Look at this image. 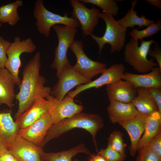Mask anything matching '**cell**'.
<instances>
[{"label":"cell","mask_w":161,"mask_h":161,"mask_svg":"<svg viewBox=\"0 0 161 161\" xmlns=\"http://www.w3.org/2000/svg\"><path fill=\"white\" fill-rule=\"evenodd\" d=\"M41 66V53L38 51L24 66L22 72L19 92L15 96L18 102V108L14 116L15 120L31 107L37 98H46L50 94L52 89L44 86L45 78L40 74Z\"/></svg>","instance_id":"1"},{"label":"cell","mask_w":161,"mask_h":161,"mask_svg":"<svg viewBox=\"0 0 161 161\" xmlns=\"http://www.w3.org/2000/svg\"><path fill=\"white\" fill-rule=\"evenodd\" d=\"M104 126L103 119L98 114L82 112L53 124L48 130L41 147L49 141L75 128L83 129L91 135L96 151H98L96 139L98 131Z\"/></svg>","instance_id":"2"},{"label":"cell","mask_w":161,"mask_h":161,"mask_svg":"<svg viewBox=\"0 0 161 161\" xmlns=\"http://www.w3.org/2000/svg\"><path fill=\"white\" fill-rule=\"evenodd\" d=\"M155 43L153 40H142L139 46L138 41L131 38L125 46L123 52L125 61L138 72L143 74L149 72L158 66L154 62V58L148 60L147 58L151 45Z\"/></svg>","instance_id":"3"},{"label":"cell","mask_w":161,"mask_h":161,"mask_svg":"<svg viewBox=\"0 0 161 161\" xmlns=\"http://www.w3.org/2000/svg\"><path fill=\"white\" fill-rule=\"evenodd\" d=\"M99 17L105 23V33L100 37L93 34L90 36L98 44V54H100L104 45L107 43L110 45V53L120 52L125 44L127 29L122 27L111 15L103 12H100Z\"/></svg>","instance_id":"4"},{"label":"cell","mask_w":161,"mask_h":161,"mask_svg":"<svg viewBox=\"0 0 161 161\" xmlns=\"http://www.w3.org/2000/svg\"><path fill=\"white\" fill-rule=\"evenodd\" d=\"M44 3L42 0H36L34 4L33 13L36 20L37 30L41 34L49 37L51 27L57 24L76 28L79 27L78 21L72 17H68L67 13L61 16L52 13L45 7Z\"/></svg>","instance_id":"5"},{"label":"cell","mask_w":161,"mask_h":161,"mask_svg":"<svg viewBox=\"0 0 161 161\" xmlns=\"http://www.w3.org/2000/svg\"><path fill=\"white\" fill-rule=\"evenodd\" d=\"M52 28L57 36L58 43L54 51V58L50 66L56 70V76L58 78L64 67L70 64L67 56V52L75 41L77 29L74 27L61 24L54 25Z\"/></svg>","instance_id":"6"},{"label":"cell","mask_w":161,"mask_h":161,"mask_svg":"<svg viewBox=\"0 0 161 161\" xmlns=\"http://www.w3.org/2000/svg\"><path fill=\"white\" fill-rule=\"evenodd\" d=\"M36 46L30 38L21 40L20 37H15L11 43L7 52V59L5 68L12 75L15 84L20 86L21 81L19 77V69L21 66L20 56L23 53H32L36 49Z\"/></svg>","instance_id":"7"},{"label":"cell","mask_w":161,"mask_h":161,"mask_svg":"<svg viewBox=\"0 0 161 161\" xmlns=\"http://www.w3.org/2000/svg\"><path fill=\"white\" fill-rule=\"evenodd\" d=\"M83 48L82 41L75 40L71 44L70 49L76 58V63L72 66L77 73L91 80L92 78L101 73L106 68V65L90 59L84 52Z\"/></svg>","instance_id":"8"},{"label":"cell","mask_w":161,"mask_h":161,"mask_svg":"<svg viewBox=\"0 0 161 161\" xmlns=\"http://www.w3.org/2000/svg\"><path fill=\"white\" fill-rule=\"evenodd\" d=\"M49 102V114L52 124L82 112L83 106L75 103L73 98L66 95L59 100L51 94L46 98Z\"/></svg>","instance_id":"9"},{"label":"cell","mask_w":161,"mask_h":161,"mask_svg":"<svg viewBox=\"0 0 161 161\" xmlns=\"http://www.w3.org/2000/svg\"><path fill=\"white\" fill-rule=\"evenodd\" d=\"M58 79V82L52 89L50 94L59 100L63 99L75 86L92 81L76 72L70 64L64 67Z\"/></svg>","instance_id":"10"},{"label":"cell","mask_w":161,"mask_h":161,"mask_svg":"<svg viewBox=\"0 0 161 161\" xmlns=\"http://www.w3.org/2000/svg\"><path fill=\"white\" fill-rule=\"evenodd\" d=\"M69 1L73 8L72 17L79 22L84 36H91L93 34L94 28L98 24L99 10L94 7L89 9L79 0H70Z\"/></svg>","instance_id":"11"},{"label":"cell","mask_w":161,"mask_h":161,"mask_svg":"<svg viewBox=\"0 0 161 161\" xmlns=\"http://www.w3.org/2000/svg\"><path fill=\"white\" fill-rule=\"evenodd\" d=\"M125 70V66L123 64H114L104 70L99 78L87 83L77 86L74 90L69 92L67 95L74 98L78 94L87 89L93 88L97 89L122 79Z\"/></svg>","instance_id":"12"},{"label":"cell","mask_w":161,"mask_h":161,"mask_svg":"<svg viewBox=\"0 0 161 161\" xmlns=\"http://www.w3.org/2000/svg\"><path fill=\"white\" fill-rule=\"evenodd\" d=\"M17 161H42V148L17 135L8 149Z\"/></svg>","instance_id":"13"},{"label":"cell","mask_w":161,"mask_h":161,"mask_svg":"<svg viewBox=\"0 0 161 161\" xmlns=\"http://www.w3.org/2000/svg\"><path fill=\"white\" fill-rule=\"evenodd\" d=\"M52 125L48 112L29 126L19 129L17 135L41 147L46 133Z\"/></svg>","instance_id":"14"},{"label":"cell","mask_w":161,"mask_h":161,"mask_svg":"<svg viewBox=\"0 0 161 161\" xmlns=\"http://www.w3.org/2000/svg\"><path fill=\"white\" fill-rule=\"evenodd\" d=\"M148 115L139 112L131 120L119 124L128 133L131 141L129 148L130 155L134 157L138 143L144 132Z\"/></svg>","instance_id":"15"},{"label":"cell","mask_w":161,"mask_h":161,"mask_svg":"<svg viewBox=\"0 0 161 161\" xmlns=\"http://www.w3.org/2000/svg\"><path fill=\"white\" fill-rule=\"evenodd\" d=\"M106 92L109 102H131L137 95L136 89L130 82L123 79L106 85Z\"/></svg>","instance_id":"16"},{"label":"cell","mask_w":161,"mask_h":161,"mask_svg":"<svg viewBox=\"0 0 161 161\" xmlns=\"http://www.w3.org/2000/svg\"><path fill=\"white\" fill-rule=\"evenodd\" d=\"M12 114L11 110H0V147L8 150L19 129L13 119Z\"/></svg>","instance_id":"17"},{"label":"cell","mask_w":161,"mask_h":161,"mask_svg":"<svg viewBox=\"0 0 161 161\" xmlns=\"http://www.w3.org/2000/svg\"><path fill=\"white\" fill-rule=\"evenodd\" d=\"M122 79L131 82L136 89L152 87L161 89V70L157 66L149 72L142 74L124 72Z\"/></svg>","instance_id":"18"},{"label":"cell","mask_w":161,"mask_h":161,"mask_svg":"<svg viewBox=\"0 0 161 161\" xmlns=\"http://www.w3.org/2000/svg\"><path fill=\"white\" fill-rule=\"evenodd\" d=\"M49 109L48 101L41 97H37L31 107L20 115L15 122L19 129L25 128L48 112Z\"/></svg>","instance_id":"19"},{"label":"cell","mask_w":161,"mask_h":161,"mask_svg":"<svg viewBox=\"0 0 161 161\" xmlns=\"http://www.w3.org/2000/svg\"><path fill=\"white\" fill-rule=\"evenodd\" d=\"M107 111L109 118L113 124L127 121L139 113L132 103H124L115 101H110Z\"/></svg>","instance_id":"20"},{"label":"cell","mask_w":161,"mask_h":161,"mask_svg":"<svg viewBox=\"0 0 161 161\" xmlns=\"http://www.w3.org/2000/svg\"><path fill=\"white\" fill-rule=\"evenodd\" d=\"M15 84L10 72L5 68H0V106L5 104L10 108L13 106Z\"/></svg>","instance_id":"21"},{"label":"cell","mask_w":161,"mask_h":161,"mask_svg":"<svg viewBox=\"0 0 161 161\" xmlns=\"http://www.w3.org/2000/svg\"><path fill=\"white\" fill-rule=\"evenodd\" d=\"M161 112L156 111L148 115L143 136L138 143L137 151L147 147L151 140L161 131Z\"/></svg>","instance_id":"22"},{"label":"cell","mask_w":161,"mask_h":161,"mask_svg":"<svg viewBox=\"0 0 161 161\" xmlns=\"http://www.w3.org/2000/svg\"><path fill=\"white\" fill-rule=\"evenodd\" d=\"M136 90L137 95L131 102L138 112L149 115L159 111L155 101L147 88H138Z\"/></svg>","instance_id":"23"},{"label":"cell","mask_w":161,"mask_h":161,"mask_svg":"<svg viewBox=\"0 0 161 161\" xmlns=\"http://www.w3.org/2000/svg\"><path fill=\"white\" fill-rule=\"evenodd\" d=\"M81 153L89 155L91 154L85 145L81 143L66 150L55 152L44 151L41 158L42 161H72L73 157Z\"/></svg>","instance_id":"24"},{"label":"cell","mask_w":161,"mask_h":161,"mask_svg":"<svg viewBox=\"0 0 161 161\" xmlns=\"http://www.w3.org/2000/svg\"><path fill=\"white\" fill-rule=\"evenodd\" d=\"M138 1L137 0L131 1V8L129 10L123 17L117 21L122 27L125 29L131 27L133 29L134 26H137L140 28L143 26H148L156 21L147 19L143 14L140 17L137 15V12L134 10V8Z\"/></svg>","instance_id":"25"},{"label":"cell","mask_w":161,"mask_h":161,"mask_svg":"<svg viewBox=\"0 0 161 161\" xmlns=\"http://www.w3.org/2000/svg\"><path fill=\"white\" fill-rule=\"evenodd\" d=\"M23 1L17 0L12 3L0 6V21L1 23H7L10 25H15L21 19L17 12L18 8L22 6Z\"/></svg>","instance_id":"26"},{"label":"cell","mask_w":161,"mask_h":161,"mask_svg":"<svg viewBox=\"0 0 161 161\" xmlns=\"http://www.w3.org/2000/svg\"><path fill=\"white\" fill-rule=\"evenodd\" d=\"M161 30V21L157 20L155 22L151 23L146 28L142 30H139L133 29L129 33V34L136 41L140 40L145 37H150L157 33Z\"/></svg>","instance_id":"27"},{"label":"cell","mask_w":161,"mask_h":161,"mask_svg":"<svg viewBox=\"0 0 161 161\" xmlns=\"http://www.w3.org/2000/svg\"><path fill=\"white\" fill-rule=\"evenodd\" d=\"M83 4H91L102 9L103 12L113 16H116L119 10L118 5L114 0H79Z\"/></svg>","instance_id":"28"},{"label":"cell","mask_w":161,"mask_h":161,"mask_svg":"<svg viewBox=\"0 0 161 161\" xmlns=\"http://www.w3.org/2000/svg\"><path fill=\"white\" fill-rule=\"evenodd\" d=\"M108 143L112 148L125 158V149L127 145L124 141L123 134L119 131H113L108 138Z\"/></svg>","instance_id":"29"},{"label":"cell","mask_w":161,"mask_h":161,"mask_svg":"<svg viewBox=\"0 0 161 161\" xmlns=\"http://www.w3.org/2000/svg\"><path fill=\"white\" fill-rule=\"evenodd\" d=\"M97 154L102 157L106 161H124L125 158L114 150L108 144L105 148H101Z\"/></svg>","instance_id":"30"},{"label":"cell","mask_w":161,"mask_h":161,"mask_svg":"<svg viewBox=\"0 0 161 161\" xmlns=\"http://www.w3.org/2000/svg\"><path fill=\"white\" fill-rule=\"evenodd\" d=\"M138 151L139 161H161V157L148 147Z\"/></svg>","instance_id":"31"},{"label":"cell","mask_w":161,"mask_h":161,"mask_svg":"<svg viewBox=\"0 0 161 161\" xmlns=\"http://www.w3.org/2000/svg\"><path fill=\"white\" fill-rule=\"evenodd\" d=\"M11 43L5 40L0 36V68H5V64L7 59V52Z\"/></svg>","instance_id":"32"},{"label":"cell","mask_w":161,"mask_h":161,"mask_svg":"<svg viewBox=\"0 0 161 161\" xmlns=\"http://www.w3.org/2000/svg\"><path fill=\"white\" fill-rule=\"evenodd\" d=\"M147 147L161 157V131L151 140Z\"/></svg>","instance_id":"33"},{"label":"cell","mask_w":161,"mask_h":161,"mask_svg":"<svg viewBox=\"0 0 161 161\" xmlns=\"http://www.w3.org/2000/svg\"><path fill=\"white\" fill-rule=\"evenodd\" d=\"M148 55L156 60L158 66L161 70V49L156 42L154 43L153 49H149Z\"/></svg>","instance_id":"34"},{"label":"cell","mask_w":161,"mask_h":161,"mask_svg":"<svg viewBox=\"0 0 161 161\" xmlns=\"http://www.w3.org/2000/svg\"><path fill=\"white\" fill-rule=\"evenodd\" d=\"M147 89L155 101L159 111L161 112V89L154 87Z\"/></svg>","instance_id":"35"},{"label":"cell","mask_w":161,"mask_h":161,"mask_svg":"<svg viewBox=\"0 0 161 161\" xmlns=\"http://www.w3.org/2000/svg\"><path fill=\"white\" fill-rule=\"evenodd\" d=\"M15 159L8 150L0 147V161H14Z\"/></svg>","instance_id":"36"},{"label":"cell","mask_w":161,"mask_h":161,"mask_svg":"<svg viewBox=\"0 0 161 161\" xmlns=\"http://www.w3.org/2000/svg\"><path fill=\"white\" fill-rule=\"evenodd\" d=\"M86 161H106L99 154H93Z\"/></svg>","instance_id":"37"},{"label":"cell","mask_w":161,"mask_h":161,"mask_svg":"<svg viewBox=\"0 0 161 161\" xmlns=\"http://www.w3.org/2000/svg\"><path fill=\"white\" fill-rule=\"evenodd\" d=\"M145 1L158 8H161V0H146Z\"/></svg>","instance_id":"38"},{"label":"cell","mask_w":161,"mask_h":161,"mask_svg":"<svg viewBox=\"0 0 161 161\" xmlns=\"http://www.w3.org/2000/svg\"><path fill=\"white\" fill-rule=\"evenodd\" d=\"M135 161H139V159L138 156L137 157Z\"/></svg>","instance_id":"39"},{"label":"cell","mask_w":161,"mask_h":161,"mask_svg":"<svg viewBox=\"0 0 161 161\" xmlns=\"http://www.w3.org/2000/svg\"><path fill=\"white\" fill-rule=\"evenodd\" d=\"M73 161H80L79 160L77 159H75Z\"/></svg>","instance_id":"40"},{"label":"cell","mask_w":161,"mask_h":161,"mask_svg":"<svg viewBox=\"0 0 161 161\" xmlns=\"http://www.w3.org/2000/svg\"><path fill=\"white\" fill-rule=\"evenodd\" d=\"M1 25H2V24H1V22L0 21V26H1Z\"/></svg>","instance_id":"41"},{"label":"cell","mask_w":161,"mask_h":161,"mask_svg":"<svg viewBox=\"0 0 161 161\" xmlns=\"http://www.w3.org/2000/svg\"><path fill=\"white\" fill-rule=\"evenodd\" d=\"M14 161H17L16 159H15Z\"/></svg>","instance_id":"42"}]
</instances>
